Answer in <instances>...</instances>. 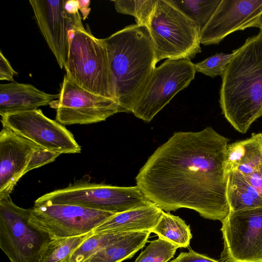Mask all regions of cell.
Segmentation results:
<instances>
[{
	"label": "cell",
	"instance_id": "cell-24",
	"mask_svg": "<svg viewBox=\"0 0 262 262\" xmlns=\"http://www.w3.org/2000/svg\"><path fill=\"white\" fill-rule=\"evenodd\" d=\"M126 233H92L72 253L68 262H83L97 251Z\"/></svg>",
	"mask_w": 262,
	"mask_h": 262
},
{
	"label": "cell",
	"instance_id": "cell-1",
	"mask_svg": "<svg viewBox=\"0 0 262 262\" xmlns=\"http://www.w3.org/2000/svg\"><path fill=\"white\" fill-rule=\"evenodd\" d=\"M228 141L211 127L176 132L140 169L137 186L167 212L185 208L222 222L230 212L226 195Z\"/></svg>",
	"mask_w": 262,
	"mask_h": 262
},
{
	"label": "cell",
	"instance_id": "cell-27",
	"mask_svg": "<svg viewBox=\"0 0 262 262\" xmlns=\"http://www.w3.org/2000/svg\"><path fill=\"white\" fill-rule=\"evenodd\" d=\"M234 53V50L230 54L220 53L211 56L194 64L195 71L211 78L222 76Z\"/></svg>",
	"mask_w": 262,
	"mask_h": 262
},
{
	"label": "cell",
	"instance_id": "cell-10",
	"mask_svg": "<svg viewBox=\"0 0 262 262\" xmlns=\"http://www.w3.org/2000/svg\"><path fill=\"white\" fill-rule=\"evenodd\" d=\"M116 214L77 205L45 202L34 203L30 221L52 238L68 237L92 232Z\"/></svg>",
	"mask_w": 262,
	"mask_h": 262
},
{
	"label": "cell",
	"instance_id": "cell-30",
	"mask_svg": "<svg viewBox=\"0 0 262 262\" xmlns=\"http://www.w3.org/2000/svg\"><path fill=\"white\" fill-rule=\"evenodd\" d=\"M17 75L16 72L12 67L8 59L0 52V80L13 81L14 76Z\"/></svg>",
	"mask_w": 262,
	"mask_h": 262
},
{
	"label": "cell",
	"instance_id": "cell-4",
	"mask_svg": "<svg viewBox=\"0 0 262 262\" xmlns=\"http://www.w3.org/2000/svg\"><path fill=\"white\" fill-rule=\"evenodd\" d=\"M64 68L66 76L79 86L117 102L106 44L88 26L74 31Z\"/></svg>",
	"mask_w": 262,
	"mask_h": 262
},
{
	"label": "cell",
	"instance_id": "cell-22",
	"mask_svg": "<svg viewBox=\"0 0 262 262\" xmlns=\"http://www.w3.org/2000/svg\"><path fill=\"white\" fill-rule=\"evenodd\" d=\"M222 0H168L179 11L191 19L200 31L207 24Z\"/></svg>",
	"mask_w": 262,
	"mask_h": 262
},
{
	"label": "cell",
	"instance_id": "cell-19",
	"mask_svg": "<svg viewBox=\"0 0 262 262\" xmlns=\"http://www.w3.org/2000/svg\"><path fill=\"white\" fill-rule=\"evenodd\" d=\"M149 230L128 232L83 262H121L132 258L146 243Z\"/></svg>",
	"mask_w": 262,
	"mask_h": 262
},
{
	"label": "cell",
	"instance_id": "cell-26",
	"mask_svg": "<svg viewBox=\"0 0 262 262\" xmlns=\"http://www.w3.org/2000/svg\"><path fill=\"white\" fill-rule=\"evenodd\" d=\"M178 248L172 243L159 237L150 242L135 262H167L174 256Z\"/></svg>",
	"mask_w": 262,
	"mask_h": 262
},
{
	"label": "cell",
	"instance_id": "cell-11",
	"mask_svg": "<svg viewBox=\"0 0 262 262\" xmlns=\"http://www.w3.org/2000/svg\"><path fill=\"white\" fill-rule=\"evenodd\" d=\"M59 95V98L49 105L56 109V121L63 125L97 123L119 113L116 100L81 88L66 75Z\"/></svg>",
	"mask_w": 262,
	"mask_h": 262
},
{
	"label": "cell",
	"instance_id": "cell-25",
	"mask_svg": "<svg viewBox=\"0 0 262 262\" xmlns=\"http://www.w3.org/2000/svg\"><path fill=\"white\" fill-rule=\"evenodd\" d=\"M157 0L113 1L118 13L134 16L136 24L147 26Z\"/></svg>",
	"mask_w": 262,
	"mask_h": 262
},
{
	"label": "cell",
	"instance_id": "cell-32",
	"mask_svg": "<svg viewBox=\"0 0 262 262\" xmlns=\"http://www.w3.org/2000/svg\"><path fill=\"white\" fill-rule=\"evenodd\" d=\"M79 3V10L81 12L83 19L84 20L90 13L91 8L89 6L91 1L89 0H78Z\"/></svg>",
	"mask_w": 262,
	"mask_h": 262
},
{
	"label": "cell",
	"instance_id": "cell-8",
	"mask_svg": "<svg viewBox=\"0 0 262 262\" xmlns=\"http://www.w3.org/2000/svg\"><path fill=\"white\" fill-rule=\"evenodd\" d=\"M194 64L185 59H167L153 71L135 100L132 113L149 122L180 91L188 86L195 74Z\"/></svg>",
	"mask_w": 262,
	"mask_h": 262
},
{
	"label": "cell",
	"instance_id": "cell-28",
	"mask_svg": "<svg viewBox=\"0 0 262 262\" xmlns=\"http://www.w3.org/2000/svg\"><path fill=\"white\" fill-rule=\"evenodd\" d=\"M60 154L39 147L34 152L27 169V173L31 170L53 162Z\"/></svg>",
	"mask_w": 262,
	"mask_h": 262
},
{
	"label": "cell",
	"instance_id": "cell-6",
	"mask_svg": "<svg viewBox=\"0 0 262 262\" xmlns=\"http://www.w3.org/2000/svg\"><path fill=\"white\" fill-rule=\"evenodd\" d=\"M69 204L115 213L147 206L148 200L138 186L122 187L78 181L46 193L34 203Z\"/></svg>",
	"mask_w": 262,
	"mask_h": 262
},
{
	"label": "cell",
	"instance_id": "cell-21",
	"mask_svg": "<svg viewBox=\"0 0 262 262\" xmlns=\"http://www.w3.org/2000/svg\"><path fill=\"white\" fill-rule=\"evenodd\" d=\"M151 232L172 243L178 248L188 247L192 238L189 226L184 220L164 211Z\"/></svg>",
	"mask_w": 262,
	"mask_h": 262
},
{
	"label": "cell",
	"instance_id": "cell-3",
	"mask_svg": "<svg viewBox=\"0 0 262 262\" xmlns=\"http://www.w3.org/2000/svg\"><path fill=\"white\" fill-rule=\"evenodd\" d=\"M115 88L119 113L133 104L156 68L155 48L148 28L131 25L104 39Z\"/></svg>",
	"mask_w": 262,
	"mask_h": 262
},
{
	"label": "cell",
	"instance_id": "cell-5",
	"mask_svg": "<svg viewBox=\"0 0 262 262\" xmlns=\"http://www.w3.org/2000/svg\"><path fill=\"white\" fill-rule=\"evenodd\" d=\"M156 62L167 58L191 60L201 52L196 25L168 0H157L147 26Z\"/></svg>",
	"mask_w": 262,
	"mask_h": 262
},
{
	"label": "cell",
	"instance_id": "cell-18",
	"mask_svg": "<svg viewBox=\"0 0 262 262\" xmlns=\"http://www.w3.org/2000/svg\"><path fill=\"white\" fill-rule=\"evenodd\" d=\"M262 164V133H253L245 140L228 145L227 171L235 169L244 176Z\"/></svg>",
	"mask_w": 262,
	"mask_h": 262
},
{
	"label": "cell",
	"instance_id": "cell-9",
	"mask_svg": "<svg viewBox=\"0 0 262 262\" xmlns=\"http://www.w3.org/2000/svg\"><path fill=\"white\" fill-rule=\"evenodd\" d=\"M222 223L220 262H262V206L230 211Z\"/></svg>",
	"mask_w": 262,
	"mask_h": 262
},
{
	"label": "cell",
	"instance_id": "cell-31",
	"mask_svg": "<svg viewBox=\"0 0 262 262\" xmlns=\"http://www.w3.org/2000/svg\"><path fill=\"white\" fill-rule=\"evenodd\" d=\"M244 176L262 196V164L251 174Z\"/></svg>",
	"mask_w": 262,
	"mask_h": 262
},
{
	"label": "cell",
	"instance_id": "cell-7",
	"mask_svg": "<svg viewBox=\"0 0 262 262\" xmlns=\"http://www.w3.org/2000/svg\"><path fill=\"white\" fill-rule=\"evenodd\" d=\"M32 208L0 200V247L10 262H41L51 236L30 221Z\"/></svg>",
	"mask_w": 262,
	"mask_h": 262
},
{
	"label": "cell",
	"instance_id": "cell-23",
	"mask_svg": "<svg viewBox=\"0 0 262 262\" xmlns=\"http://www.w3.org/2000/svg\"><path fill=\"white\" fill-rule=\"evenodd\" d=\"M53 238L43 252L41 262H68L74 251L92 233Z\"/></svg>",
	"mask_w": 262,
	"mask_h": 262
},
{
	"label": "cell",
	"instance_id": "cell-29",
	"mask_svg": "<svg viewBox=\"0 0 262 262\" xmlns=\"http://www.w3.org/2000/svg\"><path fill=\"white\" fill-rule=\"evenodd\" d=\"M171 262H220L205 255L196 253L192 250L182 252Z\"/></svg>",
	"mask_w": 262,
	"mask_h": 262
},
{
	"label": "cell",
	"instance_id": "cell-15",
	"mask_svg": "<svg viewBox=\"0 0 262 262\" xmlns=\"http://www.w3.org/2000/svg\"><path fill=\"white\" fill-rule=\"evenodd\" d=\"M33 142L3 127L0 132V200L8 198L39 147Z\"/></svg>",
	"mask_w": 262,
	"mask_h": 262
},
{
	"label": "cell",
	"instance_id": "cell-12",
	"mask_svg": "<svg viewBox=\"0 0 262 262\" xmlns=\"http://www.w3.org/2000/svg\"><path fill=\"white\" fill-rule=\"evenodd\" d=\"M8 128L38 146L58 154H77L81 147L63 125L46 116L41 110L27 111L1 116Z\"/></svg>",
	"mask_w": 262,
	"mask_h": 262
},
{
	"label": "cell",
	"instance_id": "cell-20",
	"mask_svg": "<svg viewBox=\"0 0 262 262\" xmlns=\"http://www.w3.org/2000/svg\"><path fill=\"white\" fill-rule=\"evenodd\" d=\"M227 198L230 211L262 206V196L239 171H227Z\"/></svg>",
	"mask_w": 262,
	"mask_h": 262
},
{
	"label": "cell",
	"instance_id": "cell-13",
	"mask_svg": "<svg viewBox=\"0 0 262 262\" xmlns=\"http://www.w3.org/2000/svg\"><path fill=\"white\" fill-rule=\"evenodd\" d=\"M66 0H30L38 26L60 69L64 68L74 31L83 27L79 12L68 11Z\"/></svg>",
	"mask_w": 262,
	"mask_h": 262
},
{
	"label": "cell",
	"instance_id": "cell-33",
	"mask_svg": "<svg viewBox=\"0 0 262 262\" xmlns=\"http://www.w3.org/2000/svg\"><path fill=\"white\" fill-rule=\"evenodd\" d=\"M257 27L260 28V30L262 31V15H261Z\"/></svg>",
	"mask_w": 262,
	"mask_h": 262
},
{
	"label": "cell",
	"instance_id": "cell-2",
	"mask_svg": "<svg viewBox=\"0 0 262 262\" xmlns=\"http://www.w3.org/2000/svg\"><path fill=\"white\" fill-rule=\"evenodd\" d=\"M234 52L222 76L220 104L227 120L245 134L262 117V31Z\"/></svg>",
	"mask_w": 262,
	"mask_h": 262
},
{
	"label": "cell",
	"instance_id": "cell-14",
	"mask_svg": "<svg viewBox=\"0 0 262 262\" xmlns=\"http://www.w3.org/2000/svg\"><path fill=\"white\" fill-rule=\"evenodd\" d=\"M262 15V0H222L200 33V43L218 45L228 35L257 27Z\"/></svg>",
	"mask_w": 262,
	"mask_h": 262
},
{
	"label": "cell",
	"instance_id": "cell-16",
	"mask_svg": "<svg viewBox=\"0 0 262 262\" xmlns=\"http://www.w3.org/2000/svg\"><path fill=\"white\" fill-rule=\"evenodd\" d=\"M41 91L33 85L13 81L0 84V115L37 110L49 105L59 98Z\"/></svg>",
	"mask_w": 262,
	"mask_h": 262
},
{
	"label": "cell",
	"instance_id": "cell-17",
	"mask_svg": "<svg viewBox=\"0 0 262 262\" xmlns=\"http://www.w3.org/2000/svg\"><path fill=\"white\" fill-rule=\"evenodd\" d=\"M163 210L151 205L117 213L92 231L94 233H120L151 230L158 223Z\"/></svg>",
	"mask_w": 262,
	"mask_h": 262
}]
</instances>
